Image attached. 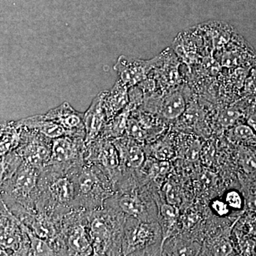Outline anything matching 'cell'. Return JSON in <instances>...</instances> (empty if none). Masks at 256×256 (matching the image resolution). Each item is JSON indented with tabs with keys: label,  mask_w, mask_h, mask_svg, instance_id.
Listing matches in <instances>:
<instances>
[{
	"label": "cell",
	"mask_w": 256,
	"mask_h": 256,
	"mask_svg": "<svg viewBox=\"0 0 256 256\" xmlns=\"http://www.w3.org/2000/svg\"><path fill=\"white\" fill-rule=\"evenodd\" d=\"M0 246L10 256L30 255L28 234L21 222L12 213L0 215Z\"/></svg>",
	"instance_id": "8"
},
{
	"label": "cell",
	"mask_w": 256,
	"mask_h": 256,
	"mask_svg": "<svg viewBox=\"0 0 256 256\" xmlns=\"http://www.w3.org/2000/svg\"><path fill=\"white\" fill-rule=\"evenodd\" d=\"M22 225L30 239V250L28 256H56L54 250L50 242L38 237L24 224L22 223Z\"/></svg>",
	"instance_id": "20"
},
{
	"label": "cell",
	"mask_w": 256,
	"mask_h": 256,
	"mask_svg": "<svg viewBox=\"0 0 256 256\" xmlns=\"http://www.w3.org/2000/svg\"><path fill=\"white\" fill-rule=\"evenodd\" d=\"M186 110V102L181 92H171L163 100L160 112L165 119L173 120L182 116Z\"/></svg>",
	"instance_id": "18"
},
{
	"label": "cell",
	"mask_w": 256,
	"mask_h": 256,
	"mask_svg": "<svg viewBox=\"0 0 256 256\" xmlns=\"http://www.w3.org/2000/svg\"><path fill=\"white\" fill-rule=\"evenodd\" d=\"M212 250L215 256H228L233 252V247L228 240L220 239L214 242Z\"/></svg>",
	"instance_id": "26"
},
{
	"label": "cell",
	"mask_w": 256,
	"mask_h": 256,
	"mask_svg": "<svg viewBox=\"0 0 256 256\" xmlns=\"http://www.w3.org/2000/svg\"><path fill=\"white\" fill-rule=\"evenodd\" d=\"M225 202L230 208L234 210H242L244 206V200L240 194L236 190L227 192L225 196Z\"/></svg>",
	"instance_id": "25"
},
{
	"label": "cell",
	"mask_w": 256,
	"mask_h": 256,
	"mask_svg": "<svg viewBox=\"0 0 256 256\" xmlns=\"http://www.w3.org/2000/svg\"><path fill=\"white\" fill-rule=\"evenodd\" d=\"M70 171L76 188L73 210L90 212L104 208L106 200L116 192L110 176L99 166L85 163Z\"/></svg>",
	"instance_id": "1"
},
{
	"label": "cell",
	"mask_w": 256,
	"mask_h": 256,
	"mask_svg": "<svg viewBox=\"0 0 256 256\" xmlns=\"http://www.w3.org/2000/svg\"><path fill=\"white\" fill-rule=\"evenodd\" d=\"M160 212L163 220L166 224H168V227L170 228L172 226L178 218V207L168 203L165 204L161 206Z\"/></svg>",
	"instance_id": "24"
},
{
	"label": "cell",
	"mask_w": 256,
	"mask_h": 256,
	"mask_svg": "<svg viewBox=\"0 0 256 256\" xmlns=\"http://www.w3.org/2000/svg\"><path fill=\"white\" fill-rule=\"evenodd\" d=\"M22 162V159L16 150L0 156V192L3 185L12 176Z\"/></svg>",
	"instance_id": "19"
},
{
	"label": "cell",
	"mask_w": 256,
	"mask_h": 256,
	"mask_svg": "<svg viewBox=\"0 0 256 256\" xmlns=\"http://www.w3.org/2000/svg\"><path fill=\"white\" fill-rule=\"evenodd\" d=\"M106 92H100L92 100L90 107L84 114V124L85 128V142H92L100 138L107 118L104 108V99Z\"/></svg>",
	"instance_id": "12"
},
{
	"label": "cell",
	"mask_w": 256,
	"mask_h": 256,
	"mask_svg": "<svg viewBox=\"0 0 256 256\" xmlns=\"http://www.w3.org/2000/svg\"><path fill=\"white\" fill-rule=\"evenodd\" d=\"M126 217L108 207L88 212L92 256L122 255Z\"/></svg>",
	"instance_id": "2"
},
{
	"label": "cell",
	"mask_w": 256,
	"mask_h": 256,
	"mask_svg": "<svg viewBox=\"0 0 256 256\" xmlns=\"http://www.w3.org/2000/svg\"><path fill=\"white\" fill-rule=\"evenodd\" d=\"M248 124L255 131L256 133V114H252L248 119Z\"/></svg>",
	"instance_id": "32"
},
{
	"label": "cell",
	"mask_w": 256,
	"mask_h": 256,
	"mask_svg": "<svg viewBox=\"0 0 256 256\" xmlns=\"http://www.w3.org/2000/svg\"><path fill=\"white\" fill-rule=\"evenodd\" d=\"M242 114L236 109H226L220 112V124L224 128H229L236 124L238 120L240 118Z\"/></svg>",
	"instance_id": "23"
},
{
	"label": "cell",
	"mask_w": 256,
	"mask_h": 256,
	"mask_svg": "<svg viewBox=\"0 0 256 256\" xmlns=\"http://www.w3.org/2000/svg\"><path fill=\"white\" fill-rule=\"evenodd\" d=\"M128 88H129L118 79L110 92H106L104 108L107 122L124 110L129 104Z\"/></svg>",
	"instance_id": "13"
},
{
	"label": "cell",
	"mask_w": 256,
	"mask_h": 256,
	"mask_svg": "<svg viewBox=\"0 0 256 256\" xmlns=\"http://www.w3.org/2000/svg\"><path fill=\"white\" fill-rule=\"evenodd\" d=\"M50 245L56 256H92L88 212L72 210L62 216L60 233Z\"/></svg>",
	"instance_id": "4"
},
{
	"label": "cell",
	"mask_w": 256,
	"mask_h": 256,
	"mask_svg": "<svg viewBox=\"0 0 256 256\" xmlns=\"http://www.w3.org/2000/svg\"><path fill=\"white\" fill-rule=\"evenodd\" d=\"M86 148L84 138L65 136L55 138L52 140L50 164L66 170L84 164Z\"/></svg>",
	"instance_id": "7"
},
{
	"label": "cell",
	"mask_w": 256,
	"mask_h": 256,
	"mask_svg": "<svg viewBox=\"0 0 256 256\" xmlns=\"http://www.w3.org/2000/svg\"><path fill=\"white\" fill-rule=\"evenodd\" d=\"M169 169V164L166 162H161L158 164L153 165L152 168L151 173L153 176H159V175L166 174Z\"/></svg>",
	"instance_id": "30"
},
{
	"label": "cell",
	"mask_w": 256,
	"mask_h": 256,
	"mask_svg": "<svg viewBox=\"0 0 256 256\" xmlns=\"http://www.w3.org/2000/svg\"><path fill=\"white\" fill-rule=\"evenodd\" d=\"M18 127L20 142L15 150L22 161L40 169L48 166L52 156V140L32 130Z\"/></svg>",
	"instance_id": "6"
},
{
	"label": "cell",
	"mask_w": 256,
	"mask_h": 256,
	"mask_svg": "<svg viewBox=\"0 0 256 256\" xmlns=\"http://www.w3.org/2000/svg\"><path fill=\"white\" fill-rule=\"evenodd\" d=\"M212 208L214 212L220 216L227 215L230 212V207L228 204L225 202L220 200H215L212 202Z\"/></svg>",
	"instance_id": "28"
},
{
	"label": "cell",
	"mask_w": 256,
	"mask_h": 256,
	"mask_svg": "<svg viewBox=\"0 0 256 256\" xmlns=\"http://www.w3.org/2000/svg\"><path fill=\"white\" fill-rule=\"evenodd\" d=\"M46 118L56 122L68 131L70 136L85 138L84 114L76 110L68 102H64L44 114Z\"/></svg>",
	"instance_id": "11"
},
{
	"label": "cell",
	"mask_w": 256,
	"mask_h": 256,
	"mask_svg": "<svg viewBox=\"0 0 256 256\" xmlns=\"http://www.w3.org/2000/svg\"><path fill=\"white\" fill-rule=\"evenodd\" d=\"M20 142V128L16 122H0V156L18 148Z\"/></svg>",
	"instance_id": "16"
},
{
	"label": "cell",
	"mask_w": 256,
	"mask_h": 256,
	"mask_svg": "<svg viewBox=\"0 0 256 256\" xmlns=\"http://www.w3.org/2000/svg\"><path fill=\"white\" fill-rule=\"evenodd\" d=\"M104 206L122 214L126 218L146 220V206L142 196L136 191L124 192L108 198Z\"/></svg>",
	"instance_id": "10"
},
{
	"label": "cell",
	"mask_w": 256,
	"mask_h": 256,
	"mask_svg": "<svg viewBox=\"0 0 256 256\" xmlns=\"http://www.w3.org/2000/svg\"><path fill=\"white\" fill-rule=\"evenodd\" d=\"M42 169L23 162L0 192L12 214L18 212L35 213L38 185Z\"/></svg>",
	"instance_id": "3"
},
{
	"label": "cell",
	"mask_w": 256,
	"mask_h": 256,
	"mask_svg": "<svg viewBox=\"0 0 256 256\" xmlns=\"http://www.w3.org/2000/svg\"><path fill=\"white\" fill-rule=\"evenodd\" d=\"M200 252V246L197 242L178 240L174 242L172 250L170 255L196 256Z\"/></svg>",
	"instance_id": "21"
},
{
	"label": "cell",
	"mask_w": 256,
	"mask_h": 256,
	"mask_svg": "<svg viewBox=\"0 0 256 256\" xmlns=\"http://www.w3.org/2000/svg\"><path fill=\"white\" fill-rule=\"evenodd\" d=\"M18 126L41 133L50 139L70 136L60 124L46 118L44 114H36L16 121Z\"/></svg>",
	"instance_id": "14"
},
{
	"label": "cell",
	"mask_w": 256,
	"mask_h": 256,
	"mask_svg": "<svg viewBox=\"0 0 256 256\" xmlns=\"http://www.w3.org/2000/svg\"><path fill=\"white\" fill-rule=\"evenodd\" d=\"M112 140L118 151L120 163H124L128 168L138 169L144 163L146 156L144 151L133 140L116 138Z\"/></svg>",
	"instance_id": "15"
},
{
	"label": "cell",
	"mask_w": 256,
	"mask_h": 256,
	"mask_svg": "<svg viewBox=\"0 0 256 256\" xmlns=\"http://www.w3.org/2000/svg\"><path fill=\"white\" fill-rule=\"evenodd\" d=\"M242 161V166L246 171L252 172L256 170V158L252 153H245Z\"/></svg>",
	"instance_id": "29"
},
{
	"label": "cell",
	"mask_w": 256,
	"mask_h": 256,
	"mask_svg": "<svg viewBox=\"0 0 256 256\" xmlns=\"http://www.w3.org/2000/svg\"><path fill=\"white\" fill-rule=\"evenodd\" d=\"M158 60L154 58L144 60L121 56L114 68L118 74L119 80L128 88H132L148 78V74L156 66Z\"/></svg>",
	"instance_id": "9"
},
{
	"label": "cell",
	"mask_w": 256,
	"mask_h": 256,
	"mask_svg": "<svg viewBox=\"0 0 256 256\" xmlns=\"http://www.w3.org/2000/svg\"><path fill=\"white\" fill-rule=\"evenodd\" d=\"M165 190H166L165 195H166L168 203L178 206L181 203V198H180V192L178 188L172 184H168Z\"/></svg>",
	"instance_id": "27"
},
{
	"label": "cell",
	"mask_w": 256,
	"mask_h": 256,
	"mask_svg": "<svg viewBox=\"0 0 256 256\" xmlns=\"http://www.w3.org/2000/svg\"><path fill=\"white\" fill-rule=\"evenodd\" d=\"M233 136L239 142L256 143V133L248 124H238L234 128Z\"/></svg>",
	"instance_id": "22"
},
{
	"label": "cell",
	"mask_w": 256,
	"mask_h": 256,
	"mask_svg": "<svg viewBox=\"0 0 256 256\" xmlns=\"http://www.w3.org/2000/svg\"><path fill=\"white\" fill-rule=\"evenodd\" d=\"M131 110L132 108L128 104L124 110L114 116V118L108 121L99 138L114 140L120 138L127 129L128 121Z\"/></svg>",
	"instance_id": "17"
},
{
	"label": "cell",
	"mask_w": 256,
	"mask_h": 256,
	"mask_svg": "<svg viewBox=\"0 0 256 256\" xmlns=\"http://www.w3.org/2000/svg\"><path fill=\"white\" fill-rule=\"evenodd\" d=\"M159 236L158 224L128 217L124 225L122 255H144Z\"/></svg>",
	"instance_id": "5"
},
{
	"label": "cell",
	"mask_w": 256,
	"mask_h": 256,
	"mask_svg": "<svg viewBox=\"0 0 256 256\" xmlns=\"http://www.w3.org/2000/svg\"><path fill=\"white\" fill-rule=\"evenodd\" d=\"M198 151H200V148H198V144L196 146H192L190 149L188 150V159L192 160H195L198 158Z\"/></svg>",
	"instance_id": "31"
}]
</instances>
